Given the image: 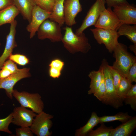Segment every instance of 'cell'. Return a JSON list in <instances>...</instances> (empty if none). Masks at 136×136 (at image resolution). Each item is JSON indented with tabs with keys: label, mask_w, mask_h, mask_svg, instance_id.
I'll return each mask as SVG.
<instances>
[{
	"label": "cell",
	"mask_w": 136,
	"mask_h": 136,
	"mask_svg": "<svg viewBox=\"0 0 136 136\" xmlns=\"http://www.w3.org/2000/svg\"><path fill=\"white\" fill-rule=\"evenodd\" d=\"M30 70L29 68H24L5 78L0 79V89H5L8 97L12 99V93L14 86L20 80L31 76Z\"/></svg>",
	"instance_id": "cell-9"
},
{
	"label": "cell",
	"mask_w": 136,
	"mask_h": 136,
	"mask_svg": "<svg viewBox=\"0 0 136 136\" xmlns=\"http://www.w3.org/2000/svg\"><path fill=\"white\" fill-rule=\"evenodd\" d=\"M1 67L8 69L12 73L18 72L20 69L18 68L15 62L9 59L7 60L4 62Z\"/></svg>",
	"instance_id": "cell-34"
},
{
	"label": "cell",
	"mask_w": 136,
	"mask_h": 136,
	"mask_svg": "<svg viewBox=\"0 0 136 136\" xmlns=\"http://www.w3.org/2000/svg\"><path fill=\"white\" fill-rule=\"evenodd\" d=\"M113 52L115 60L112 67L122 76L127 77L130 68L136 62V56L128 52L126 45L119 42Z\"/></svg>",
	"instance_id": "cell-2"
},
{
	"label": "cell",
	"mask_w": 136,
	"mask_h": 136,
	"mask_svg": "<svg viewBox=\"0 0 136 136\" xmlns=\"http://www.w3.org/2000/svg\"><path fill=\"white\" fill-rule=\"evenodd\" d=\"M12 123L20 127H30L36 115L32 110L20 106L14 108Z\"/></svg>",
	"instance_id": "cell-12"
},
{
	"label": "cell",
	"mask_w": 136,
	"mask_h": 136,
	"mask_svg": "<svg viewBox=\"0 0 136 136\" xmlns=\"http://www.w3.org/2000/svg\"><path fill=\"white\" fill-rule=\"evenodd\" d=\"M132 117L127 112H119L112 116H104L100 117V123L118 121L122 123L130 119Z\"/></svg>",
	"instance_id": "cell-24"
},
{
	"label": "cell",
	"mask_w": 136,
	"mask_h": 136,
	"mask_svg": "<svg viewBox=\"0 0 136 136\" xmlns=\"http://www.w3.org/2000/svg\"><path fill=\"white\" fill-rule=\"evenodd\" d=\"M12 74V72L8 69L1 67L0 69V79L5 78Z\"/></svg>",
	"instance_id": "cell-37"
},
{
	"label": "cell",
	"mask_w": 136,
	"mask_h": 136,
	"mask_svg": "<svg viewBox=\"0 0 136 136\" xmlns=\"http://www.w3.org/2000/svg\"><path fill=\"white\" fill-rule=\"evenodd\" d=\"M65 0H55L53 10L49 19L58 23L61 27L65 23L64 3Z\"/></svg>",
	"instance_id": "cell-18"
},
{
	"label": "cell",
	"mask_w": 136,
	"mask_h": 136,
	"mask_svg": "<svg viewBox=\"0 0 136 136\" xmlns=\"http://www.w3.org/2000/svg\"><path fill=\"white\" fill-rule=\"evenodd\" d=\"M8 59L22 66H25L29 64L30 62L29 59L26 56L20 54H13L11 53Z\"/></svg>",
	"instance_id": "cell-28"
},
{
	"label": "cell",
	"mask_w": 136,
	"mask_h": 136,
	"mask_svg": "<svg viewBox=\"0 0 136 136\" xmlns=\"http://www.w3.org/2000/svg\"><path fill=\"white\" fill-rule=\"evenodd\" d=\"M132 85V83L126 77H122L118 88L117 93L118 97L123 102Z\"/></svg>",
	"instance_id": "cell-25"
},
{
	"label": "cell",
	"mask_w": 136,
	"mask_h": 136,
	"mask_svg": "<svg viewBox=\"0 0 136 136\" xmlns=\"http://www.w3.org/2000/svg\"><path fill=\"white\" fill-rule=\"evenodd\" d=\"M101 65L103 68L106 88L105 95L101 102L118 109L123 105V102L117 95L114 85L110 65L105 59L103 60Z\"/></svg>",
	"instance_id": "cell-3"
},
{
	"label": "cell",
	"mask_w": 136,
	"mask_h": 136,
	"mask_svg": "<svg viewBox=\"0 0 136 136\" xmlns=\"http://www.w3.org/2000/svg\"><path fill=\"white\" fill-rule=\"evenodd\" d=\"M121 25L120 21L111 8L108 7L101 12L94 26L96 28L117 31Z\"/></svg>",
	"instance_id": "cell-10"
},
{
	"label": "cell",
	"mask_w": 136,
	"mask_h": 136,
	"mask_svg": "<svg viewBox=\"0 0 136 136\" xmlns=\"http://www.w3.org/2000/svg\"><path fill=\"white\" fill-rule=\"evenodd\" d=\"M1 45V43H0V46Z\"/></svg>",
	"instance_id": "cell-40"
},
{
	"label": "cell",
	"mask_w": 136,
	"mask_h": 136,
	"mask_svg": "<svg viewBox=\"0 0 136 136\" xmlns=\"http://www.w3.org/2000/svg\"><path fill=\"white\" fill-rule=\"evenodd\" d=\"M20 12L14 5L0 10V27L6 24H11Z\"/></svg>",
	"instance_id": "cell-19"
},
{
	"label": "cell",
	"mask_w": 136,
	"mask_h": 136,
	"mask_svg": "<svg viewBox=\"0 0 136 136\" xmlns=\"http://www.w3.org/2000/svg\"><path fill=\"white\" fill-rule=\"evenodd\" d=\"M53 118L52 115L43 111L37 114L30 127L33 134L37 136H51L52 132L49 130L53 125L51 119Z\"/></svg>",
	"instance_id": "cell-7"
},
{
	"label": "cell",
	"mask_w": 136,
	"mask_h": 136,
	"mask_svg": "<svg viewBox=\"0 0 136 136\" xmlns=\"http://www.w3.org/2000/svg\"><path fill=\"white\" fill-rule=\"evenodd\" d=\"M17 21L15 20L11 24L10 31L6 37V44L3 52L0 56V69L8 59L13 49L17 46L15 39Z\"/></svg>",
	"instance_id": "cell-15"
},
{
	"label": "cell",
	"mask_w": 136,
	"mask_h": 136,
	"mask_svg": "<svg viewBox=\"0 0 136 136\" xmlns=\"http://www.w3.org/2000/svg\"><path fill=\"white\" fill-rule=\"evenodd\" d=\"M102 70L101 65L98 70L93 71L88 74V77L91 79L90 89L88 91L89 95L93 94L97 90L101 81Z\"/></svg>",
	"instance_id": "cell-21"
},
{
	"label": "cell",
	"mask_w": 136,
	"mask_h": 136,
	"mask_svg": "<svg viewBox=\"0 0 136 136\" xmlns=\"http://www.w3.org/2000/svg\"><path fill=\"white\" fill-rule=\"evenodd\" d=\"M100 126L95 130H92L87 135L88 136H110L113 129L112 127H108L104 123H101Z\"/></svg>",
	"instance_id": "cell-27"
},
{
	"label": "cell",
	"mask_w": 136,
	"mask_h": 136,
	"mask_svg": "<svg viewBox=\"0 0 136 136\" xmlns=\"http://www.w3.org/2000/svg\"><path fill=\"white\" fill-rule=\"evenodd\" d=\"M90 30L98 43L104 44L109 52L112 53L118 43L120 36L117 31L96 28Z\"/></svg>",
	"instance_id": "cell-6"
},
{
	"label": "cell",
	"mask_w": 136,
	"mask_h": 136,
	"mask_svg": "<svg viewBox=\"0 0 136 136\" xmlns=\"http://www.w3.org/2000/svg\"><path fill=\"white\" fill-rule=\"evenodd\" d=\"M64 62L61 59L55 58L50 61L49 64L48 73L51 77L56 79L61 76L64 66Z\"/></svg>",
	"instance_id": "cell-22"
},
{
	"label": "cell",
	"mask_w": 136,
	"mask_h": 136,
	"mask_svg": "<svg viewBox=\"0 0 136 136\" xmlns=\"http://www.w3.org/2000/svg\"><path fill=\"white\" fill-rule=\"evenodd\" d=\"M63 29L65 32L61 41L70 53L73 54L80 52L85 53L90 49L91 46L88 39L83 32L77 35L73 32L71 27L66 26Z\"/></svg>",
	"instance_id": "cell-1"
},
{
	"label": "cell",
	"mask_w": 136,
	"mask_h": 136,
	"mask_svg": "<svg viewBox=\"0 0 136 136\" xmlns=\"http://www.w3.org/2000/svg\"><path fill=\"white\" fill-rule=\"evenodd\" d=\"M136 127V117L134 116L115 128H113L110 136H129Z\"/></svg>",
	"instance_id": "cell-16"
},
{
	"label": "cell",
	"mask_w": 136,
	"mask_h": 136,
	"mask_svg": "<svg viewBox=\"0 0 136 136\" xmlns=\"http://www.w3.org/2000/svg\"><path fill=\"white\" fill-rule=\"evenodd\" d=\"M12 5L13 0H0V10Z\"/></svg>",
	"instance_id": "cell-38"
},
{
	"label": "cell",
	"mask_w": 136,
	"mask_h": 136,
	"mask_svg": "<svg viewBox=\"0 0 136 136\" xmlns=\"http://www.w3.org/2000/svg\"><path fill=\"white\" fill-rule=\"evenodd\" d=\"M113 11L120 21L121 25L136 24V7L133 5L128 3L123 4L114 7Z\"/></svg>",
	"instance_id": "cell-11"
},
{
	"label": "cell",
	"mask_w": 136,
	"mask_h": 136,
	"mask_svg": "<svg viewBox=\"0 0 136 136\" xmlns=\"http://www.w3.org/2000/svg\"><path fill=\"white\" fill-rule=\"evenodd\" d=\"M106 3L105 0H96L89 10L80 26L76 30V35H80L88 28L95 25L101 13L106 8Z\"/></svg>",
	"instance_id": "cell-8"
},
{
	"label": "cell",
	"mask_w": 136,
	"mask_h": 136,
	"mask_svg": "<svg viewBox=\"0 0 136 136\" xmlns=\"http://www.w3.org/2000/svg\"><path fill=\"white\" fill-rule=\"evenodd\" d=\"M123 24L118 27L117 32L119 36H126L134 44L136 45V25Z\"/></svg>",
	"instance_id": "cell-23"
},
{
	"label": "cell",
	"mask_w": 136,
	"mask_h": 136,
	"mask_svg": "<svg viewBox=\"0 0 136 136\" xmlns=\"http://www.w3.org/2000/svg\"><path fill=\"white\" fill-rule=\"evenodd\" d=\"M61 27L56 22L47 19L39 27L37 31L38 38L41 40L48 39L53 42L61 41L63 37Z\"/></svg>",
	"instance_id": "cell-5"
},
{
	"label": "cell",
	"mask_w": 136,
	"mask_h": 136,
	"mask_svg": "<svg viewBox=\"0 0 136 136\" xmlns=\"http://www.w3.org/2000/svg\"><path fill=\"white\" fill-rule=\"evenodd\" d=\"M108 7H115L123 4L128 3L126 0H105Z\"/></svg>",
	"instance_id": "cell-36"
},
{
	"label": "cell",
	"mask_w": 136,
	"mask_h": 136,
	"mask_svg": "<svg viewBox=\"0 0 136 136\" xmlns=\"http://www.w3.org/2000/svg\"><path fill=\"white\" fill-rule=\"evenodd\" d=\"M100 117L96 113L93 112L86 123L83 126L75 131V136H86L93 130V128L100 123Z\"/></svg>",
	"instance_id": "cell-20"
},
{
	"label": "cell",
	"mask_w": 136,
	"mask_h": 136,
	"mask_svg": "<svg viewBox=\"0 0 136 136\" xmlns=\"http://www.w3.org/2000/svg\"><path fill=\"white\" fill-rule=\"evenodd\" d=\"M13 116L12 113L4 118L0 119V131L11 134L12 132L9 129L10 124L12 123Z\"/></svg>",
	"instance_id": "cell-30"
},
{
	"label": "cell",
	"mask_w": 136,
	"mask_h": 136,
	"mask_svg": "<svg viewBox=\"0 0 136 136\" xmlns=\"http://www.w3.org/2000/svg\"><path fill=\"white\" fill-rule=\"evenodd\" d=\"M129 48L130 49L133 53L136 55V45L134 44L132 45H131L129 46Z\"/></svg>",
	"instance_id": "cell-39"
},
{
	"label": "cell",
	"mask_w": 136,
	"mask_h": 136,
	"mask_svg": "<svg viewBox=\"0 0 136 136\" xmlns=\"http://www.w3.org/2000/svg\"><path fill=\"white\" fill-rule=\"evenodd\" d=\"M126 78L131 83L136 82V62L130 68Z\"/></svg>",
	"instance_id": "cell-35"
},
{
	"label": "cell",
	"mask_w": 136,
	"mask_h": 136,
	"mask_svg": "<svg viewBox=\"0 0 136 136\" xmlns=\"http://www.w3.org/2000/svg\"><path fill=\"white\" fill-rule=\"evenodd\" d=\"M110 69L112 75L114 86L117 92L118 86L122 76L112 66H110Z\"/></svg>",
	"instance_id": "cell-32"
},
{
	"label": "cell",
	"mask_w": 136,
	"mask_h": 136,
	"mask_svg": "<svg viewBox=\"0 0 136 136\" xmlns=\"http://www.w3.org/2000/svg\"><path fill=\"white\" fill-rule=\"evenodd\" d=\"M12 94L21 106L29 108L37 114L43 111L44 103L41 100V96L38 93L19 92L16 89H13Z\"/></svg>",
	"instance_id": "cell-4"
},
{
	"label": "cell",
	"mask_w": 136,
	"mask_h": 136,
	"mask_svg": "<svg viewBox=\"0 0 136 136\" xmlns=\"http://www.w3.org/2000/svg\"><path fill=\"white\" fill-rule=\"evenodd\" d=\"M82 10L79 0H65L64 13L66 24L71 27L76 24L75 18Z\"/></svg>",
	"instance_id": "cell-14"
},
{
	"label": "cell",
	"mask_w": 136,
	"mask_h": 136,
	"mask_svg": "<svg viewBox=\"0 0 136 136\" xmlns=\"http://www.w3.org/2000/svg\"><path fill=\"white\" fill-rule=\"evenodd\" d=\"M106 92V88L103 70L100 83L97 90L93 95L99 101H102L104 97Z\"/></svg>",
	"instance_id": "cell-31"
},
{
	"label": "cell",
	"mask_w": 136,
	"mask_h": 136,
	"mask_svg": "<svg viewBox=\"0 0 136 136\" xmlns=\"http://www.w3.org/2000/svg\"><path fill=\"white\" fill-rule=\"evenodd\" d=\"M13 5L29 23L31 20L32 10L36 5L34 0H13Z\"/></svg>",
	"instance_id": "cell-17"
},
{
	"label": "cell",
	"mask_w": 136,
	"mask_h": 136,
	"mask_svg": "<svg viewBox=\"0 0 136 136\" xmlns=\"http://www.w3.org/2000/svg\"><path fill=\"white\" fill-rule=\"evenodd\" d=\"M36 5L46 11L51 12L55 0H34Z\"/></svg>",
	"instance_id": "cell-29"
},
{
	"label": "cell",
	"mask_w": 136,
	"mask_h": 136,
	"mask_svg": "<svg viewBox=\"0 0 136 136\" xmlns=\"http://www.w3.org/2000/svg\"><path fill=\"white\" fill-rule=\"evenodd\" d=\"M51 12L46 11L36 5L32 12L31 20L26 29L30 33V38L35 36L39 27L46 19H49Z\"/></svg>",
	"instance_id": "cell-13"
},
{
	"label": "cell",
	"mask_w": 136,
	"mask_h": 136,
	"mask_svg": "<svg viewBox=\"0 0 136 136\" xmlns=\"http://www.w3.org/2000/svg\"><path fill=\"white\" fill-rule=\"evenodd\" d=\"M17 136H33V133L30 127H21L15 130Z\"/></svg>",
	"instance_id": "cell-33"
},
{
	"label": "cell",
	"mask_w": 136,
	"mask_h": 136,
	"mask_svg": "<svg viewBox=\"0 0 136 136\" xmlns=\"http://www.w3.org/2000/svg\"><path fill=\"white\" fill-rule=\"evenodd\" d=\"M124 101L126 104L130 105L133 110H136V84L132 85L126 95Z\"/></svg>",
	"instance_id": "cell-26"
}]
</instances>
